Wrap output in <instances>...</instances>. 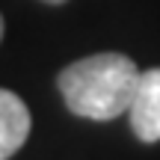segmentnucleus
<instances>
[{"instance_id": "f257e3e1", "label": "nucleus", "mask_w": 160, "mask_h": 160, "mask_svg": "<svg viewBox=\"0 0 160 160\" xmlns=\"http://www.w3.org/2000/svg\"><path fill=\"white\" fill-rule=\"evenodd\" d=\"M139 74L142 71L137 62L125 53H92L65 65L57 77V86L74 116L110 122L128 113Z\"/></svg>"}, {"instance_id": "f03ea898", "label": "nucleus", "mask_w": 160, "mask_h": 160, "mask_svg": "<svg viewBox=\"0 0 160 160\" xmlns=\"http://www.w3.org/2000/svg\"><path fill=\"white\" fill-rule=\"evenodd\" d=\"M128 116H131L133 133L142 142H157L160 139V68H148L139 74Z\"/></svg>"}, {"instance_id": "7ed1b4c3", "label": "nucleus", "mask_w": 160, "mask_h": 160, "mask_svg": "<svg viewBox=\"0 0 160 160\" xmlns=\"http://www.w3.org/2000/svg\"><path fill=\"white\" fill-rule=\"evenodd\" d=\"M30 110L15 92L0 89V160H9L30 137Z\"/></svg>"}, {"instance_id": "20e7f679", "label": "nucleus", "mask_w": 160, "mask_h": 160, "mask_svg": "<svg viewBox=\"0 0 160 160\" xmlns=\"http://www.w3.org/2000/svg\"><path fill=\"white\" fill-rule=\"evenodd\" d=\"M3 30H6V24H3V15H0V42H3Z\"/></svg>"}, {"instance_id": "39448f33", "label": "nucleus", "mask_w": 160, "mask_h": 160, "mask_svg": "<svg viewBox=\"0 0 160 160\" xmlns=\"http://www.w3.org/2000/svg\"><path fill=\"white\" fill-rule=\"evenodd\" d=\"M45 3H53V6H57V3H65V0H45Z\"/></svg>"}]
</instances>
